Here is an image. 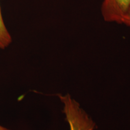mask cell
<instances>
[{
  "label": "cell",
  "mask_w": 130,
  "mask_h": 130,
  "mask_svg": "<svg viewBox=\"0 0 130 130\" xmlns=\"http://www.w3.org/2000/svg\"><path fill=\"white\" fill-rule=\"evenodd\" d=\"M63 104V112L70 130H94L96 124L92 118L79 106L78 102L69 94L59 95Z\"/></svg>",
  "instance_id": "cell-1"
},
{
  "label": "cell",
  "mask_w": 130,
  "mask_h": 130,
  "mask_svg": "<svg viewBox=\"0 0 130 130\" xmlns=\"http://www.w3.org/2000/svg\"><path fill=\"white\" fill-rule=\"evenodd\" d=\"M130 7V0H103L101 12L104 20L122 24L123 19Z\"/></svg>",
  "instance_id": "cell-2"
},
{
  "label": "cell",
  "mask_w": 130,
  "mask_h": 130,
  "mask_svg": "<svg viewBox=\"0 0 130 130\" xmlns=\"http://www.w3.org/2000/svg\"><path fill=\"white\" fill-rule=\"evenodd\" d=\"M12 42V38L10 34L6 28L2 13H1V6H0V49L4 50L7 48Z\"/></svg>",
  "instance_id": "cell-3"
},
{
  "label": "cell",
  "mask_w": 130,
  "mask_h": 130,
  "mask_svg": "<svg viewBox=\"0 0 130 130\" xmlns=\"http://www.w3.org/2000/svg\"><path fill=\"white\" fill-rule=\"evenodd\" d=\"M122 24H124V25L127 26L130 29V7L129 10H128L127 13H126L125 16L123 18Z\"/></svg>",
  "instance_id": "cell-4"
},
{
  "label": "cell",
  "mask_w": 130,
  "mask_h": 130,
  "mask_svg": "<svg viewBox=\"0 0 130 130\" xmlns=\"http://www.w3.org/2000/svg\"><path fill=\"white\" fill-rule=\"evenodd\" d=\"M0 130H10V129H9V128H7L4 127V126L0 125Z\"/></svg>",
  "instance_id": "cell-5"
}]
</instances>
